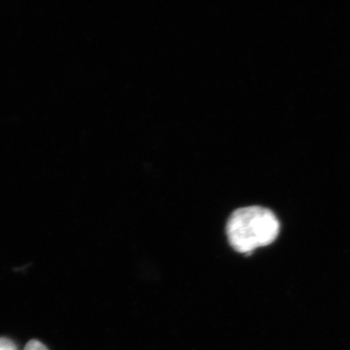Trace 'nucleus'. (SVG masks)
<instances>
[{
    "label": "nucleus",
    "instance_id": "obj_1",
    "mask_svg": "<svg viewBox=\"0 0 350 350\" xmlns=\"http://www.w3.org/2000/svg\"><path fill=\"white\" fill-rule=\"evenodd\" d=\"M280 230V223L275 214L258 206L237 209L230 216L226 227L232 247L246 255L273 243L278 239Z\"/></svg>",
    "mask_w": 350,
    "mask_h": 350
},
{
    "label": "nucleus",
    "instance_id": "obj_3",
    "mask_svg": "<svg viewBox=\"0 0 350 350\" xmlns=\"http://www.w3.org/2000/svg\"><path fill=\"white\" fill-rule=\"evenodd\" d=\"M24 350H48V349L42 344V342H38V340H32L27 342Z\"/></svg>",
    "mask_w": 350,
    "mask_h": 350
},
{
    "label": "nucleus",
    "instance_id": "obj_2",
    "mask_svg": "<svg viewBox=\"0 0 350 350\" xmlns=\"http://www.w3.org/2000/svg\"><path fill=\"white\" fill-rule=\"evenodd\" d=\"M0 350H18L17 345L7 338H0Z\"/></svg>",
    "mask_w": 350,
    "mask_h": 350
}]
</instances>
